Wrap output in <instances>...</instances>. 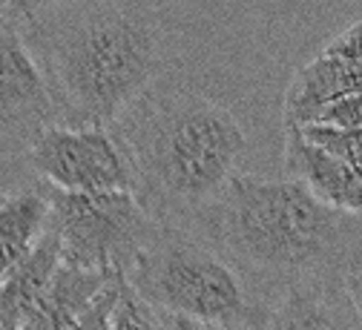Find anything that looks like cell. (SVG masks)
Listing matches in <instances>:
<instances>
[{
    "instance_id": "obj_19",
    "label": "cell",
    "mask_w": 362,
    "mask_h": 330,
    "mask_svg": "<svg viewBox=\"0 0 362 330\" xmlns=\"http://www.w3.org/2000/svg\"><path fill=\"white\" fill-rule=\"evenodd\" d=\"M40 0H0V26H21Z\"/></svg>"
},
{
    "instance_id": "obj_1",
    "label": "cell",
    "mask_w": 362,
    "mask_h": 330,
    "mask_svg": "<svg viewBox=\"0 0 362 330\" xmlns=\"http://www.w3.org/2000/svg\"><path fill=\"white\" fill-rule=\"evenodd\" d=\"M21 32L52 89L58 126L112 129L170 64L153 0H40Z\"/></svg>"
},
{
    "instance_id": "obj_12",
    "label": "cell",
    "mask_w": 362,
    "mask_h": 330,
    "mask_svg": "<svg viewBox=\"0 0 362 330\" xmlns=\"http://www.w3.org/2000/svg\"><path fill=\"white\" fill-rule=\"evenodd\" d=\"M110 278H121V276H104V273L61 264L49 290L43 293L37 307L29 313V319L18 330H72L83 316V310L107 288Z\"/></svg>"
},
{
    "instance_id": "obj_20",
    "label": "cell",
    "mask_w": 362,
    "mask_h": 330,
    "mask_svg": "<svg viewBox=\"0 0 362 330\" xmlns=\"http://www.w3.org/2000/svg\"><path fill=\"white\" fill-rule=\"evenodd\" d=\"M342 288H345V296L351 299L359 322H362V264L351 267L345 276H342Z\"/></svg>"
},
{
    "instance_id": "obj_24",
    "label": "cell",
    "mask_w": 362,
    "mask_h": 330,
    "mask_svg": "<svg viewBox=\"0 0 362 330\" xmlns=\"http://www.w3.org/2000/svg\"><path fill=\"white\" fill-rule=\"evenodd\" d=\"M55 4H61V0H55Z\"/></svg>"
},
{
    "instance_id": "obj_2",
    "label": "cell",
    "mask_w": 362,
    "mask_h": 330,
    "mask_svg": "<svg viewBox=\"0 0 362 330\" xmlns=\"http://www.w3.org/2000/svg\"><path fill=\"white\" fill-rule=\"evenodd\" d=\"M112 129L135 167V199L158 224L202 218L247 150V132L228 107L181 86H153Z\"/></svg>"
},
{
    "instance_id": "obj_17",
    "label": "cell",
    "mask_w": 362,
    "mask_h": 330,
    "mask_svg": "<svg viewBox=\"0 0 362 330\" xmlns=\"http://www.w3.org/2000/svg\"><path fill=\"white\" fill-rule=\"evenodd\" d=\"M310 126H325V129H359L362 126V92H354L348 98H339L328 110L320 112ZM308 129V126H305Z\"/></svg>"
},
{
    "instance_id": "obj_15",
    "label": "cell",
    "mask_w": 362,
    "mask_h": 330,
    "mask_svg": "<svg viewBox=\"0 0 362 330\" xmlns=\"http://www.w3.org/2000/svg\"><path fill=\"white\" fill-rule=\"evenodd\" d=\"M110 330H167V322L156 307H150L141 296H135V290L124 281V293Z\"/></svg>"
},
{
    "instance_id": "obj_8",
    "label": "cell",
    "mask_w": 362,
    "mask_h": 330,
    "mask_svg": "<svg viewBox=\"0 0 362 330\" xmlns=\"http://www.w3.org/2000/svg\"><path fill=\"white\" fill-rule=\"evenodd\" d=\"M354 92H362V66L322 49L291 78L285 89L282 124L285 129H305L320 118L322 110Z\"/></svg>"
},
{
    "instance_id": "obj_14",
    "label": "cell",
    "mask_w": 362,
    "mask_h": 330,
    "mask_svg": "<svg viewBox=\"0 0 362 330\" xmlns=\"http://www.w3.org/2000/svg\"><path fill=\"white\" fill-rule=\"evenodd\" d=\"M296 132H302L313 147L325 150L328 155L362 167V126H359V129H325V126H308V129H296Z\"/></svg>"
},
{
    "instance_id": "obj_11",
    "label": "cell",
    "mask_w": 362,
    "mask_h": 330,
    "mask_svg": "<svg viewBox=\"0 0 362 330\" xmlns=\"http://www.w3.org/2000/svg\"><path fill=\"white\" fill-rule=\"evenodd\" d=\"M61 264L64 261H61L58 235L47 227L35 250L0 285V324H4V330H18L29 319V313L37 307L43 293L49 290Z\"/></svg>"
},
{
    "instance_id": "obj_22",
    "label": "cell",
    "mask_w": 362,
    "mask_h": 330,
    "mask_svg": "<svg viewBox=\"0 0 362 330\" xmlns=\"http://www.w3.org/2000/svg\"><path fill=\"white\" fill-rule=\"evenodd\" d=\"M4 199H6V196H4V193H0V201H4Z\"/></svg>"
},
{
    "instance_id": "obj_10",
    "label": "cell",
    "mask_w": 362,
    "mask_h": 330,
    "mask_svg": "<svg viewBox=\"0 0 362 330\" xmlns=\"http://www.w3.org/2000/svg\"><path fill=\"white\" fill-rule=\"evenodd\" d=\"M262 330H362L342 281H302L267 307Z\"/></svg>"
},
{
    "instance_id": "obj_6",
    "label": "cell",
    "mask_w": 362,
    "mask_h": 330,
    "mask_svg": "<svg viewBox=\"0 0 362 330\" xmlns=\"http://www.w3.org/2000/svg\"><path fill=\"white\" fill-rule=\"evenodd\" d=\"M43 184L66 193H135V167L115 129L49 126L29 150Z\"/></svg>"
},
{
    "instance_id": "obj_5",
    "label": "cell",
    "mask_w": 362,
    "mask_h": 330,
    "mask_svg": "<svg viewBox=\"0 0 362 330\" xmlns=\"http://www.w3.org/2000/svg\"><path fill=\"white\" fill-rule=\"evenodd\" d=\"M37 184L49 201V230L66 267L127 278L161 227L135 193H66Z\"/></svg>"
},
{
    "instance_id": "obj_4",
    "label": "cell",
    "mask_w": 362,
    "mask_h": 330,
    "mask_svg": "<svg viewBox=\"0 0 362 330\" xmlns=\"http://www.w3.org/2000/svg\"><path fill=\"white\" fill-rule=\"evenodd\" d=\"M124 281L161 316L207 327L262 330L267 316L242 270L185 224H161Z\"/></svg>"
},
{
    "instance_id": "obj_23",
    "label": "cell",
    "mask_w": 362,
    "mask_h": 330,
    "mask_svg": "<svg viewBox=\"0 0 362 330\" xmlns=\"http://www.w3.org/2000/svg\"><path fill=\"white\" fill-rule=\"evenodd\" d=\"M0 330H4V324H0Z\"/></svg>"
},
{
    "instance_id": "obj_21",
    "label": "cell",
    "mask_w": 362,
    "mask_h": 330,
    "mask_svg": "<svg viewBox=\"0 0 362 330\" xmlns=\"http://www.w3.org/2000/svg\"><path fill=\"white\" fill-rule=\"evenodd\" d=\"M164 322H167V330H230V327H207V324H196L187 319H173V316H164Z\"/></svg>"
},
{
    "instance_id": "obj_3",
    "label": "cell",
    "mask_w": 362,
    "mask_h": 330,
    "mask_svg": "<svg viewBox=\"0 0 362 330\" xmlns=\"http://www.w3.org/2000/svg\"><path fill=\"white\" fill-rule=\"evenodd\" d=\"M210 244L239 270L285 281H342L362 264L359 244L342 213L328 207L299 178L236 172L202 216Z\"/></svg>"
},
{
    "instance_id": "obj_18",
    "label": "cell",
    "mask_w": 362,
    "mask_h": 330,
    "mask_svg": "<svg viewBox=\"0 0 362 330\" xmlns=\"http://www.w3.org/2000/svg\"><path fill=\"white\" fill-rule=\"evenodd\" d=\"M325 52L339 55V58L354 61V64L362 66V20H356L354 26H348L345 32H339V35L325 46Z\"/></svg>"
},
{
    "instance_id": "obj_16",
    "label": "cell",
    "mask_w": 362,
    "mask_h": 330,
    "mask_svg": "<svg viewBox=\"0 0 362 330\" xmlns=\"http://www.w3.org/2000/svg\"><path fill=\"white\" fill-rule=\"evenodd\" d=\"M121 293H124V278H110L107 288L83 310V316L78 319V324L72 330H110L112 316H115L118 302H121Z\"/></svg>"
},
{
    "instance_id": "obj_13",
    "label": "cell",
    "mask_w": 362,
    "mask_h": 330,
    "mask_svg": "<svg viewBox=\"0 0 362 330\" xmlns=\"http://www.w3.org/2000/svg\"><path fill=\"white\" fill-rule=\"evenodd\" d=\"M49 227V201L40 184L0 201V285L35 250Z\"/></svg>"
},
{
    "instance_id": "obj_9",
    "label": "cell",
    "mask_w": 362,
    "mask_h": 330,
    "mask_svg": "<svg viewBox=\"0 0 362 330\" xmlns=\"http://www.w3.org/2000/svg\"><path fill=\"white\" fill-rule=\"evenodd\" d=\"M285 164L291 178L308 184L328 207L362 218V167L328 155L296 129H285Z\"/></svg>"
},
{
    "instance_id": "obj_7",
    "label": "cell",
    "mask_w": 362,
    "mask_h": 330,
    "mask_svg": "<svg viewBox=\"0 0 362 330\" xmlns=\"http://www.w3.org/2000/svg\"><path fill=\"white\" fill-rule=\"evenodd\" d=\"M49 126H58V104L47 75L21 26H0V155H29Z\"/></svg>"
}]
</instances>
